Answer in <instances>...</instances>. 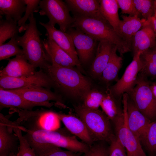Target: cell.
Wrapping results in <instances>:
<instances>
[{"instance_id":"6da1fadb","label":"cell","mask_w":156,"mask_h":156,"mask_svg":"<svg viewBox=\"0 0 156 156\" xmlns=\"http://www.w3.org/2000/svg\"><path fill=\"white\" fill-rule=\"evenodd\" d=\"M25 132L24 136L38 156H42L57 147L84 153L89 146L77 140L75 136L67 135L58 130H49L41 128L27 129L21 126Z\"/></svg>"},{"instance_id":"7a4b0ae2","label":"cell","mask_w":156,"mask_h":156,"mask_svg":"<svg viewBox=\"0 0 156 156\" xmlns=\"http://www.w3.org/2000/svg\"><path fill=\"white\" fill-rule=\"evenodd\" d=\"M71 27L78 29L99 42L105 40L117 47L121 56L131 51L130 46L114 30L105 18L73 16Z\"/></svg>"},{"instance_id":"3957f363","label":"cell","mask_w":156,"mask_h":156,"mask_svg":"<svg viewBox=\"0 0 156 156\" xmlns=\"http://www.w3.org/2000/svg\"><path fill=\"white\" fill-rule=\"evenodd\" d=\"M28 20L29 22L26 24L25 33L17 37V43L22 47L25 58L30 64L36 68L45 70L51 64L40 39L42 34L37 27L34 13Z\"/></svg>"},{"instance_id":"277c9868","label":"cell","mask_w":156,"mask_h":156,"mask_svg":"<svg viewBox=\"0 0 156 156\" xmlns=\"http://www.w3.org/2000/svg\"><path fill=\"white\" fill-rule=\"evenodd\" d=\"M44 71L56 88L71 96L82 99L92 89L90 81L74 67H63L51 64Z\"/></svg>"},{"instance_id":"5b68a950","label":"cell","mask_w":156,"mask_h":156,"mask_svg":"<svg viewBox=\"0 0 156 156\" xmlns=\"http://www.w3.org/2000/svg\"><path fill=\"white\" fill-rule=\"evenodd\" d=\"M75 112L83 122L93 142L105 141L111 143L116 138L110 120L100 110L86 108L82 105L76 106Z\"/></svg>"},{"instance_id":"8992f818","label":"cell","mask_w":156,"mask_h":156,"mask_svg":"<svg viewBox=\"0 0 156 156\" xmlns=\"http://www.w3.org/2000/svg\"><path fill=\"white\" fill-rule=\"evenodd\" d=\"M147 78L140 72L135 86L128 94L139 111L152 122L156 119V98Z\"/></svg>"},{"instance_id":"52a82bcc","label":"cell","mask_w":156,"mask_h":156,"mask_svg":"<svg viewBox=\"0 0 156 156\" xmlns=\"http://www.w3.org/2000/svg\"><path fill=\"white\" fill-rule=\"evenodd\" d=\"M40 16H46L49 19L47 23L55 27L59 26V29L66 32L73 22L74 18L64 1L61 0H40L38 7Z\"/></svg>"},{"instance_id":"ba28073f","label":"cell","mask_w":156,"mask_h":156,"mask_svg":"<svg viewBox=\"0 0 156 156\" xmlns=\"http://www.w3.org/2000/svg\"><path fill=\"white\" fill-rule=\"evenodd\" d=\"M0 86L5 89H13L29 86H40L51 89L56 88L53 82L43 69H40L32 75L13 77L0 76Z\"/></svg>"},{"instance_id":"9c48e42d","label":"cell","mask_w":156,"mask_h":156,"mask_svg":"<svg viewBox=\"0 0 156 156\" xmlns=\"http://www.w3.org/2000/svg\"><path fill=\"white\" fill-rule=\"evenodd\" d=\"M140 54L138 53L133 55L132 61L121 78L109 89V92L115 98L120 99L123 94L129 93L135 86L138 75L143 66Z\"/></svg>"},{"instance_id":"30bf717a","label":"cell","mask_w":156,"mask_h":156,"mask_svg":"<svg viewBox=\"0 0 156 156\" xmlns=\"http://www.w3.org/2000/svg\"><path fill=\"white\" fill-rule=\"evenodd\" d=\"M113 122L116 137L125 148L127 156H147L140 141L129 128L126 115L124 114Z\"/></svg>"},{"instance_id":"8fae6325","label":"cell","mask_w":156,"mask_h":156,"mask_svg":"<svg viewBox=\"0 0 156 156\" xmlns=\"http://www.w3.org/2000/svg\"><path fill=\"white\" fill-rule=\"evenodd\" d=\"M66 32L72 37L81 64H88L96 54L99 42L75 28H70Z\"/></svg>"},{"instance_id":"7c38bea8","label":"cell","mask_w":156,"mask_h":156,"mask_svg":"<svg viewBox=\"0 0 156 156\" xmlns=\"http://www.w3.org/2000/svg\"><path fill=\"white\" fill-rule=\"evenodd\" d=\"M127 118L129 128L144 145L151 122L139 111L128 96L127 103Z\"/></svg>"},{"instance_id":"4fadbf2b","label":"cell","mask_w":156,"mask_h":156,"mask_svg":"<svg viewBox=\"0 0 156 156\" xmlns=\"http://www.w3.org/2000/svg\"><path fill=\"white\" fill-rule=\"evenodd\" d=\"M12 122L0 114V156L16 154L19 147L18 137L13 133Z\"/></svg>"},{"instance_id":"5bb4252c","label":"cell","mask_w":156,"mask_h":156,"mask_svg":"<svg viewBox=\"0 0 156 156\" xmlns=\"http://www.w3.org/2000/svg\"><path fill=\"white\" fill-rule=\"evenodd\" d=\"M54 105L53 103L51 102L38 103L29 101L15 92L0 88V111L7 108L32 111L35 107L50 108Z\"/></svg>"},{"instance_id":"9a60e30c","label":"cell","mask_w":156,"mask_h":156,"mask_svg":"<svg viewBox=\"0 0 156 156\" xmlns=\"http://www.w3.org/2000/svg\"><path fill=\"white\" fill-rule=\"evenodd\" d=\"M151 18L146 20L131 40V47L133 55L141 54L156 47V35L154 31Z\"/></svg>"},{"instance_id":"2e32d148","label":"cell","mask_w":156,"mask_h":156,"mask_svg":"<svg viewBox=\"0 0 156 156\" xmlns=\"http://www.w3.org/2000/svg\"><path fill=\"white\" fill-rule=\"evenodd\" d=\"M43 46L50 58L51 64L63 67H80L79 61L71 57L51 39L47 37L42 40Z\"/></svg>"},{"instance_id":"e0dca14e","label":"cell","mask_w":156,"mask_h":156,"mask_svg":"<svg viewBox=\"0 0 156 156\" xmlns=\"http://www.w3.org/2000/svg\"><path fill=\"white\" fill-rule=\"evenodd\" d=\"M9 90V89H8ZM11 91L18 94L26 100L38 103H45L54 101L61 103V97L50 89L40 86H29L13 89Z\"/></svg>"},{"instance_id":"ac0fdd59","label":"cell","mask_w":156,"mask_h":156,"mask_svg":"<svg viewBox=\"0 0 156 156\" xmlns=\"http://www.w3.org/2000/svg\"><path fill=\"white\" fill-rule=\"evenodd\" d=\"M73 16L98 18H104L100 10L98 0H65Z\"/></svg>"},{"instance_id":"d6986e66","label":"cell","mask_w":156,"mask_h":156,"mask_svg":"<svg viewBox=\"0 0 156 156\" xmlns=\"http://www.w3.org/2000/svg\"><path fill=\"white\" fill-rule=\"evenodd\" d=\"M39 23L46 29V36L53 40L73 59L79 61L72 39L68 34L57 29L47 23H45L39 21Z\"/></svg>"},{"instance_id":"ffe728a7","label":"cell","mask_w":156,"mask_h":156,"mask_svg":"<svg viewBox=\"0 0 156 156\" xmlns=\"http://www.w3.org/2000/svg\"><path fill=\"white\" fill-rule=\"evenodd\" d=\"M8 60L7 65L0 70V76L27 77L34 74L36 71V68L28 62L24 54L17 55Z\"/></svg>"},{"instance_id":"44dd1931","label":"cell","mask_w":156,"mask_h":156,"mask_svg":"<svg viewBox=\"0 0 156 156\" xmlns=\"http://www.w3.org/2000/svg\"><path fill=\"white\" fill-rule=\"evenodd\" d=\"M116 46L108 41H99L91 67L92 74L95 77L101 76L113 51Z\"/></svg>"},{"instance_id":"7402d4cb","label":"cell","mask_w":156,"mask_h":156,"mask_svg":"<svg viewBox=\"0 0 156 156\" xmlns=\"http://www.w3.org/2000/svg\"><path fill=\"white\" fill-rule=\"evenodd\" d=\"M57 113L60 120L70 133L88 146L92 144L93 142L86 127L80 118L71 114Z\"/></svg>"},{"instance_id":"603a6c76","label":"cell","mask_w":156,"mask_h":156,"mask_svg":"<svg viewBox=\"0 0 156 156\" xmlns=\"http://www.w3.org/2000/svg\"><path fill=\"white\" fill-rule=\"evenodd\" d=\"M121 17L122 20L120 21L118 34L131 47L132 38L141 29L147 20L136 16L122 15Z\"/></svg>"},{"instance_id":"cb8c5ba5","label":"cell","mask_w":156,"mask_h":156,"mask_svg":"<svg viewBox=\"0 0 156 156\" xmlns=\"http://www.w3.org/2000/svg\"><path fill=\"white\" fill-rule=\"evenodd\" d=\"M26 5L25 0H0V18H11L18 22L25 12Z\"/></svg>"},{"instance_id":"d4e9b609","label":"cell","mask_w":156,"mask_h":156,"mask_svg":"<svg viewBox=\"0 0 156 156\" xmlns=\"http://www.w3.org/2000/svg\"><path fill=\"white\" fill-rule=\"evenodd\" d=\"M101 12L106 21L118 34L120 20L116 0H100Z\"/></svg>"},{"instance_id":"484cf974","label":"cell","mask_w":156,"mask_h":156,"mask_svg":"<svg viewBox=\"0 0 156 156\" xmlns=\"http://www.w3.org/2000/svg\"><path fill=\"white\" fill-rule=\"evenodd\" d=\"M117 48L116 46L102 73L101 78L106 83L113 81L116 82L119 79L118 74L122 66V56L117 54Z\"/></svg>"},{"instance_id":"4316f807","label":"cell","mask_w":156,"mask_h":156,"mask_svg":"<svg viewBox=\"0 0 156 156\" xmlns=\"http://www.w3.org/2000/svg\"><path fill=\"white\" fill-rule=\"evenodd\" d=\"M119 99L109 92L106 93L100 105L103 112L113 122L124 115L123 109L118 103Z\"/></svg>"},{"instance_id":"83f0119b","label":"cell","mask_w":156,"mask_h":156,"mask_svg":"<svg viewBox=\"0 0 156 156\" xmlns=\"http://www.w3.org/2000/svg\"><path fill=\"white\" fill-rule=\"evenodd\" d=\"M143 66L140 72L146 77L156 79V49L153 48L141 53Z\"/></svg>"},{"instance_id":"f1b7e54d","label":"cell","mask_w":156,"mask_h":156,"mask_svg":"<svg viewBox=\"0 0 156 156\" xmlns=\"http://www.w3.org/2000/svg\"><path fill=\"white\" fill-rule=\"evenodd\" d=\"M19 27L18 23L11 18L0 20V45L8 40L18 36Z\"/></svg>"},{"instance_id":"f546056e","label":"cell","mask_w":156,"mask_h":156,"mask_svg":"<svg viewBox=\"0 0 156 156\" xmlns=\"http://www.w3.org/2000/svg\"><path fill=\"white\" fill-rule=\"evenodd\" d=\"M106 94L97 90L91 89L82 98L83 100L82 105L89 109H98Z\"/></svg>"},{"instance_id":"4dcf8cb0","label":"cell","mask_w":156,"mask_h":156,"mask_svg":"<svg viewBox=\"0 0 156 156\" xmlns=\"http://www.w3.org/2000/svg\"><path fill=\"white\" fill-rule=\"evenodd\" d=\"M17 36L14 37L8 42L0 45V61L8 60L12 56L24 54L23 49L17 43Z\"/></svg>"},{"instance_id":"1f68e13d","label":"cell","mask_w":156,"mask_h":156,"mask_svg":"<svg viewBox=\"0 0 156 156\" xmlns=\"http://www.w3.org/2000/svg\"><path fill=\"white\" fill-rule=\"evenodd\" d=\"M13 130L19 141V147L16 156H38L22 134V131L18 125H14Z\"/></svg>"},{"instance_id":"d6a6232c","label":"cell","mask_w":156,"mask_h":156,"mask_svg":"<svg viewBox=\"0 0 156 156\" xmlns=\"http://www.w3.org/2000/svg\"><path fill=\"white\" fill-rule=\"evenodd\" d=\"M135 7L142 18H151L155 12L154 0H133Z\"/></svg>"},{"instance_id":"836d02e7","label":"cell","mask_w":156,"mask_h":156,"mask_svg":"<svg viewBox=\"0 0 156 156\" xmlns=\"http://www.w3.org/2000/svg\"><path fill=\"white\" fill-rule=\"evenodd\" d=\"M40 1V0H25L26 5L25 13L18 22V25L19 27V33L25 31L26 24L25 23L30 15L39 11L38 7Z\"/></svg>"},{"instance_id":"e575fe53","label":"cell","mask_w":156,"mask_h":156,"mask_svg":"<svg viewBox=\"0 0 156 156\" xmlns=\"http://www.w3.org/2000/svg\"><path fill=\"white\" fill-rule=\"evenodd\" d=\"M144 145L151 156H156V119L150 124Z\"/></svg>"},{"instance_id":"d590c367","label":"cell","mask_w":156,"mask_h":156,"mask_svg":"<svg viewBox=\"0 0 156 156\" xmlns=\"http://www.w3.org/2000/svg\"><path fill=\"white\" fill-rule=\"evenodd\" d=\"M119 8L122 14H127L130 16L141 17L136 10L133 0H116Z\"/></svg>"},{"instance_id":"8d00e7d4","label":"cell","mask_w":156,"mask_h":156,"mask_svg":"<svg viewBox=\"0 0 156 156\" xmlns=\"http://www.w3.org/2000/svg\"><path fill=\"white\" fill-rule=\"evenodd\" d=\"M110 144L108 156H127L125 148L116 137Z\"/></svg>"},{"instance_id":"74e56055","label":"cell","mask_w":156,"mask_h":156,"mask_svg":"<svg viewBox=\"0 0 156 156\" xmlns=\"http://www.w3.org/2000/svg\"><path fill=\"white\" fill-rule=\"evenodd\" d=\"M82 156H108V149L101 144H92Z\"/></svg>"},{"instance_id":"f35d334b","label":"cell","mask_w":156,"mask_h":156,"mask_svg":"<svg viewBox=\"0 0 156 156\" xmlns=\"http://www.w3.org/2000/svg\"><path fill=\"white\" fill-rule=\"evenodd\" d=\"M82 153H76L70 151H64L57 147L42 156H81Z\"/></svg>"},{"instance_id":"ab89813d","label":"cell","mask_w":156,"mask_h":156,"mask_svg":"<svg viewBox=\"0 0 156 156\" xmlns=\"http://www.w3.org/2000/svg\"><path fill=\"white\" fill-rule=\"evenodd\" d=\"M154 7V14L153 16L151 18V20L153 29L156 35V7L155 5Z\"/></svg>"},{"instance_id":"60d3db41","label":"cell","mask_w":156,"mask_h":156,"mask_svg":"<svg viewBox=\"0 0 156 156\" xmlns=\"http://www.w3.org/2000/svg\"><path fill=\"white\" fill-rule=\"evenodd\" d=\"M150 87L154 96L156 98V83H150Z\"/></svg>"},{"instance_id":"b9f144b4","label":"cell","mask_w":156,"mask_h":156,"mask_svg":"<svg viewBox=\"0 0 156 156\" xmlns=\"http://www.w3.org/2000/svg\"><path fill=\"white\" fill-rule=\"evenodd\" d=\"M8 156H16V154L14 153H12L10 154Z\"/></svg>"},{"instance_id":"7bdbcfd3","label":"cell","mask_w":156,"mask_h":156,"mask_svg":"<svg viewBox=\"0 0 156 156\" xmlns=\"http://www.w3.org/2000/svg\"><path fill=\"white\" fill-rule=\"evenodd\" d=\"M154 3L155 6L156 7V0H154Z\"/></svg>"},{"instance_id":"ee69618b","label":"cell","mask_w":156,"mask_h":156,"mask_svg":"<svg viewBox=\"0 0 156 156\" xmlns=\"http://www.w3.org/2000/svg\"><path fill=\"white\" fill-rule=\"evenodd\" d=\"M154 49H156V47L154 48Z\"/></svg>"}]
</instances>
